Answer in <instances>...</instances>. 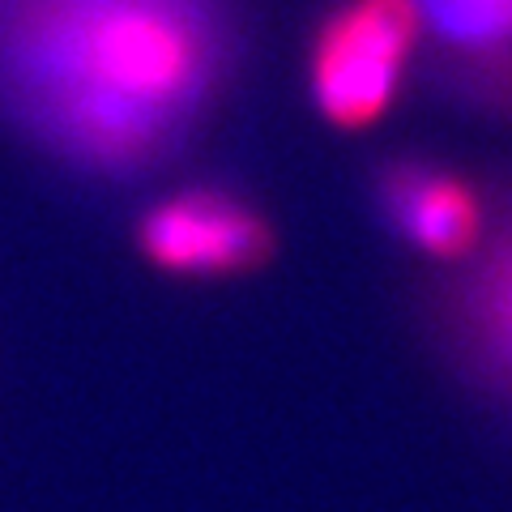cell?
<instances>
[{
  "instance_id": "4",
  "label": "cell",
  "mask_w": 512,
  "mask_h": 512,
  "mask_svg": "<svg viewBox=\"0 0 512 512\" xmlns=\"http://www.w3.org/2000/svg\"><path fill=\"white\" fill-rule=\"evenodd\" d=\"M380 210L419 252L436 261H457L474 252L483 235L478 188L457 171L427 163H393L380 171Z\"/></svg>"
},
{
  "instance_id": "1",
  "label": "cell",
  "mask_w": 512,
  "mask_h": 512,
  "mask_svg": "<svg viewBox=\"0 0 512 512\" xmlns=\"http://www.w3.org/2000/svg\"><path fill=\"white\" fill-rule=\"evenodd\" d=\"M231 43V0H0V103L60 158L133 171L192 133Z\"/></svg>"
},
{
  "instance_id": "6",
  "label": "cell",
  "mask_w": 512,
  "mask_h": 512,
  "mask_svg": "<svg viewBox=\"0 0 512 512\" xmlns=\"http://www.w3.org/2000/svg\"><path fill=\"white\" fill-rule=\"evenodd\" d=\"M478 329L512 372V235L504 239V248L495 252V261L478 282Z\"/></svg>"
},
{
  "instance_id": "2",
  "label": "cell",
  "mask_w": 512,
  "mask_h": 512,
  "mask_svg": "<svg viewBox=\"0 0 512 512\" xmlns=\"http://www.w3.org/2000/svg\"><path fill=\"white\" fill-rule=\"evenodd\" d=\"M419 39L410 0H342L312 39V103L333 128L363 133L393 107Z\"/></svg>"
},
{
  "instance_id": "3",
  "label": "cell",
  "mask_w": 512,
  "mask_h": 512,
  "mask_svg": "<svg viewBox=\"0 0 512 512\" xmlns=\"http://www.w3.org/2000/svg\"><path fill=\"white\" fill-rule=\"evenodd\" d=\"M141 256L175 278L256 274L274 256V227L244 197L222 188L171 192L137 222Z\"/></svg>"
},
{
  "instance_id": "5",
  "label": "cell",
  "mask_w": 512,
  "mask_h": 512,
  "mask_svg": "<svg viewBox=\"0 0 512 512\" xmlns=\"http://www.w3.org/2000/svg\"><path fill=\"white\" fill-rule=\"evenodd\" d=\"M474 90L512 103V0H410Z\"/></svg>"
}]
</instances>
